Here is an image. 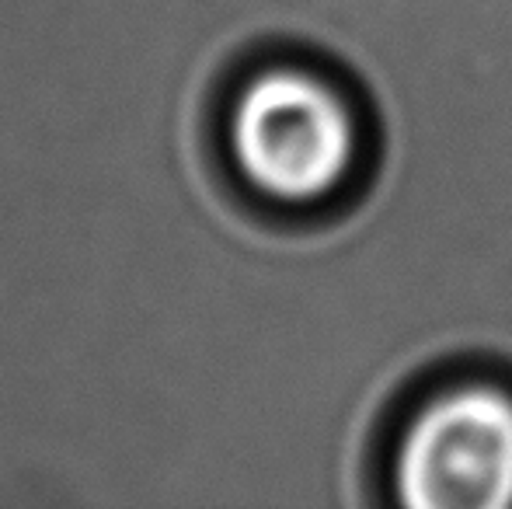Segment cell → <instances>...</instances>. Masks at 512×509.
<instances>
[{
  "instance_id": "obj_1",
  "label": "cell",
  "mask_w": 512,
  "mask_h": 509,
  "mask_svg": "<svg viewBox=\"0 0 512 509\" xmlns=\"http://www.w3.org/2000/svg\"><path fill=\"white\" fill-rule=\"evenodd\" d=\"M230 147L255 189L310 203L345 178L356 157V126L328 84L300 70H269L237 98Z\"/></svg>"
},
{
  "instance_id": "obj_2",
  "label": "cell",
  "mask_w": 512,
  "mask_h": 509,
  "mask_svg": "<svg viewBox=\"0 0 512 509\" xmlns=\"http://www.w3.org/2000/svg\"><path fill=\"white\" fill-rule=\"evenodd\" d=\"M394 478L411 509L512 506V401L495 387H460L425 405Z\"/></svg>"
}]
</instances>
